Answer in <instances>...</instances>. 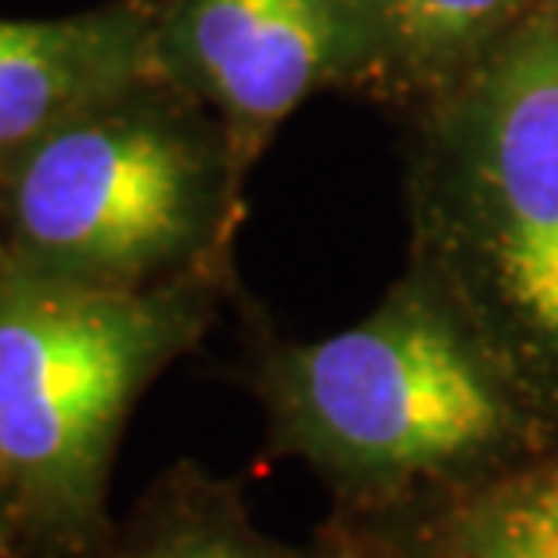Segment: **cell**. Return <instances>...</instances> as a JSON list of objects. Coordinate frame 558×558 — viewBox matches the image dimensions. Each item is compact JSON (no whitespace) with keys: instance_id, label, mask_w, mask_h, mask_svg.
<instances>
[{"instance_id":"2","label":"cell","mask_w":558,"mask_h":558,"mask_svg":"<svg viewBox=\"0 0 558 558\" xmlns=\"http://www.w3.org/2000/svg\"><path fill=\"white\" fill-rule=\"evenodd\" d=\"M408 264L558 425V0L411 116Z\"/></svg>"},{"instance_id":"9","label":"cell","mask_w":558,"mask_h":558,"mask_svg":"<svg viewBox=\"0 0 558 558\" xmlns=\"http://www.w3.org/2000/svg\"><path fill=\"white\" fill-rule=\"evenodd\" d=\"M80 558H331L295 548L256 526L245 483L217 476L195 458L166 465L123 519Z\"/></svg>"},{"instance_id":"10","label":"cell","mask_w":558,"mask_h":558,"mask_svg":"<svg viewBox=\"0 0 558 558\" xmlns=\"http://www.w3.org/2000/svg\"><path fill=\"white\" fill-rule=\"evenodd\" d=\"M0 558H29L26 541H22V530H19V519H15V508H11V497H8L4 480H0Z\"/></svg>"},{"instance_id":"1","label":"cell","mask_w":558,"mask_h":558,"mask_svg":"<svg viewBox=\"0 0 558 558\" xmlns=\"http://www.w3.org/2000/svg\"><path fill=\"white\" fill-rule=\"evenodd\" d=\"M231 378L256 400L264 454L300 461L336 515H375L505 476L558 425L465 311L403 267L357 325L289 339L248 311Z\"/></svg>"},{"instance_id":"5","label":"cell","mask_w":558,"mask_h":558,"mask_svg":"<svg viewBox=\"0 0 558 558\" xmlns=\"http://www.w3.org/2000/svg\"><path fill=\"white\" fill-rule=\"evenodd\" d=\"M347 40L328 0H162L166 76L217 112L245 181L306 98L339 90Z\"/></svg>"},{"instance_id":"4","label":"cell","mask_w":558,"mask_h":558,"mask_svg":"<svg viewBox=\"0 0 558 558\" xmlns=\"http://www.w3.org/2000/svg\"><path fill=\"white\" fill-rule=\"evenodd\" d=\"M245 184L206 101L137 80L0 162V259L98 289L234 270Z\"/></svg>"},{"instance_id":"8","label":"cell","mask_w":558,"mask_h":558,"mask_svg":"<svg viewBox=\"0 0 558 558\" xmlns=\"http://www.w3.org/2000/svg\"><path fill=\"white\" fill-rule=\"evenodd\" d=\"M537 0H367L350 15L339 90L414 112L447 94Z\"/></svg>"},{"instance_id":"3","label":"cell","mask_w":558,"mask_h":558,"mask_svg":"<svg viewBox=\"0 0 558 558\" xmlns=\"http://www.w3.org/2000/svg\"><path fill=\"white\" fill-rule=\"evenodd\" d=\"M234 295V270L98 289L0 259V480L29 558H80L105 537L130 414Z\"/></svg>"},{"instance_id":"7","label":"cell","mask_w":558,"mask_h":558,"mask_svg":"<svg viewBox=\"0 0 558 558\" xmlns=\"http://www.w3.org/2000/svg\"><path fill=\"white\" fill-rule=\"evenodd\" d=\"M314 544L331 558H558V447L393 512H331Z\"/></svg>"},{"instance_id":"11","label":"cell","mask_w":558,"mask_h":558,"mask_svg":"<svg viewBox=\"0 0 558 558\" xmlns=\"http://www.w3.org/2000/svg\"><path fill=\"white\" fill-rule=\"evenodd\" d=\"M328 4H336V8L342 11V15H347V22H350L353 11H357L361 4H367V0H328Z\"/></svg>"},{"instance_id":"6","label":"cell","mask_w":558,"mask_h":558,"mask_svg":"<svg viewBox=\"0 0 558 558\" xmlns=\"http://www.w3.org/2000/svg\"><path fill=\"white\" fill-rule=\"evenodd\" d=\"M162 0L62 19H0V162L137 80L166 76Z\"/></svg>"}]
</instances>
